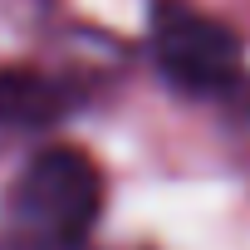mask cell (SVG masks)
I'll list each match as a JSON object with an SVG mask.
<instances>
[{
    "instance_id": "3",
    "label": "cell",
    "mask_w": 250,
    "mask_h": 250,
    "mask_svg": "<svg viewBox=\"0 0 250 250\" xmlns=\"http://www.w3.org/2000/svg\"><path fill=\"white\" fill-rule=\"evenodd\" d=\"M64 93L35 69H0V147L54 128Z\"/></svg>"
},
{
    "instance_id": "2",
    "label": "cell",
    "mask_w": 250,
    "mask_h": 250,
    "mask_svg": "<svg viewBox=\"0 0 250 250\" xmlns=\"http://www.w3.org/2000/svg\"><path fill=\"white\" fill-rule=\"evenodd\" d=\"M152 59L182 93H226L240 79V40L191 5H162L152 20Z\"/></svg>"
},
{
    "instance_id": "1",
    "label": "cell",
    "mask_w": 250,
    "mask_h": 250,
    "mask_svg": "<svg viewBox=\"0 0 250 250\" xmlns=\"http://www.w3.org/2000/svg\"><path fill=\"white\" fill-rule=\"evenodd\" d=\"M103 211V177L74 147H44L10 187V230L35 250H74Z\"/></svg>"
}]
</instances>
